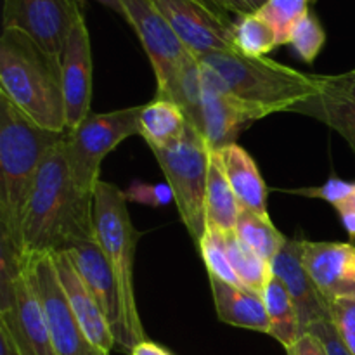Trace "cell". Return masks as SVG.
I'll return each mask as SVG.
<instances>
[{
    "mask_svg": "<svg viewBox=\"0 0 355 355\" xmlns=\"http://www.w3.org/2000/svg\"><path fill=\"white\" fill-rule=\"evenodd\" d=\"M64 137L45 156L35 180L21 229L23 255H55L68 252L76 243L96 238L94 196L83 193L73 180Z\"/></svg>",
    "mask_w": 355,
    "mask_h": 355,
    "instance_id": "1",
    "label": "cell"
},
{
    "mask_svg": "<svg viewBox=\"0 0 355 355\" xmlns=\"http://www.w3.org/2000/svg\"><path fill=\"white\" fill-rule=\"evenodd\" d=\"M64 134L37 125L0 94V239L21 255V229L35 180Z\"/></svg>",
    "mask_w": 355,
    "mask_h": 355,
    "instance_id": "2",
    "label": "cell"
},
{
    "mask_svg": "<svg viewBox=\"0 0 355 355\" xmlns=\"http://www.w3.org/2000/svg\"><path fill=\"white\" fill-rule=\"evenodd\" d=\"M0 94L40 127L68 130L61 55L14 28L0 35Z\"/></svg>",
    "mask_w": 355,
    "mask_h": 355,
    "instance_id": "3",
    "label": "cell"
},
{
    "mask_svg": "<svg viewBox=\"0 0 355 355\" xmlns=\"http://www.w3.org/2000/svg\"><path fill=\"white\" fill-rule=\"evenodd\" d=\"M198 62L225 92L266 116L291 113L298 104L321 92L319 75L297 71L269 58H250L232 51L203 55Z\"/></svg>",
    "mask_w": 355,
    "mask_h": 355,
    "instance_id": "4",
    "label": "cell"
},
{
    "mask_svg": "<svg viewBox=\"0 0 355 355\" xmlns=\"http://www.w3.org/2000/svg\"><path fill=\"white\" fill-rule=\"evenodd\" d=\"M127 200V193L120 187L99 180L94 191V229L120 286L125 322L135 349L148 336L139 315L134 288V257L141 234L132 224Z\"/></svg>",
    "mask_w": 355,
    "mask_h": 355,
    "instance_id": "5",
    "label": "cell"
},
{
    "mask_svg": "<svg viewBox=\"0 0 355 355\" xmlns=\"http://www.w3.org/2000/svg\"><path fill=\"white\" fill-rule=\"evenodd\" d=\"M151 151L172 189L180 220L186 225L191 239L200 245L207 231L205 198L211 148L207 139L187 123L179 141L165 148H151Z\"/></svg>",
    "mask_w": 355,
    "mask_h": 355,
    "instance_id": "6",
    "label": "cell"
},
{
    "mask_svg": "<svg viewBox=\"0 0 355 355\" xmlns=\"http://www.w3.org/2000/svg\"><path fill=\"white\" fill-rule=\"evenodd\" d=\"M142 106L90 113L76 128L66 130L64 153L76 186L92 194L99 184L103 159L128 137L141 135Z\"/></svg>",
    "mask_w": 355,
    "mask_h": 355,
    "instance_id": "7",
    "label": "cell"
},
{
    "mask_svg": "<svg viewBox=\"0 0 355 355\" xmlns=\"http://www.w3.org/2000/svg\"><path fill=\"white\" fill-rule=\"evenodd\" d=\"M23 267L47 319L55 355H107L89 342L83 333L55 270L51 253H26Z\"/></svg>",
    "mask_w": 355,
    "mask_h": 355,
    "instance_id": "8",
    "label": "cell"
},
{
    "mask_svg": "<svg viewBox=\"0 0 355 355\" xmlns=\"http://www.w3.org/2000/svg\"><path fill=\"white\" fill-rule=\"evenodd\" d=\"M156 76V97L166 99L184 69L196 61L153 0H121Z\"/></svg>",
    "mask_w": 355,
    "mask_h": 355,
    "instance_id": "9",
    "label": "cell"
},
{
    "mask_svg": "<svg viewBox=\"0 0 355 355\" xmlns=\"http://www.w3.org/2000/svg\"><path fill=\"white\" fill-rule=\"evenodd\" d=\"M85 0H3L2 30L14 28L33 38L49 54L61 55Z\"/></svg>",
    "mask_w": 355,
    "mask_h": 355,
    "instance_id": "10",
    "label": "cell"
},
{
    "mask_svg": "<svg viewBox=\"0 0 355 355\" xmlns=\"http://www.w3.org/2000/svg\"><path fill=\"white\" fill-rule=\"evenodd\" d=\"M62 253H66L78 276L82 277L99 307L103 309L114 336V343H116L114 350L130 355L134 350V343H132L127 322H125L120 286L97 239L92 238L76 243L68 252Z\"/></svg>",
    "mask_w": 355,
    "mask_h": 355,
    "instance_id": "11",
    "label": "cell"
},
{
    "mask_svg": "<svg viewBox=\"0 0 355 355\" xmlns=\"http://www.w3.org/2000/svg\"><path fill=\"white\" fill-rule=\"evenodd\" d=\"M159 12L196 59L214 52H232L234 23L200 0H153Z\"/></svg>",
    "mask_w": 355,
    "mask_h": 355,
    "instance_id": "12",
    "label": "cell"
},
{
    "mask_svg": "<svg viewBox=\"0 0 355 355\" xmlns=\"http://www.w3.org/2000/svg\"><path fill=\"white\" fill-rule=\"evenodd\" d=\"M201 68V128L200 134L207 139L214 151L234 144L236 137L246 127L266 118L257 107L236 99L225 92L217 80Z\"/></svg>",
    "mask_w": 355,
    "mask_h": 355,
    "instance_id": "13",
    "label": "cell"
},
{
    "mask_svg": "<svg viewBox=\"0 0 355 355\" xmlns=\"http://www.w3.org/2000/svg\"><path fill=\"white\" fill-rule=\"evenodd\" d=\"M66 125L76 128L90 114L92 101V49L85 16L76 21L61 52Z\"/></svg>",
    "mask_w": 355,
    "mask_h": 355,
    "instance_id": "14",
    "label": "cell"
},
{
    "mask_svg": "<svg viewBox=\"0 0 355 355\" xmlns=\"http://www.w3.org/2000/svg\"><path fill=\"white\" fill-rule=\"evenodd\" d=\"M302 243H304L302 238H288L283 248L270 262V269L272 276H276L290 293L298 312L300 331L302 335H305L309 326L329 319L331 304L322 297L309 270L305 269L302 260Z\"/></svg>",
    "mask_w": 355,
    "mask_h": 355,
    "instance_id": "15",
    "label": "cell"
},
{
    "mask_svg": "<svg viewBox=\"0 0 355 355\" xmlns=\"http://www.w3.org/2000/svg\"><path fill=\"white\" fill-rule=\"evenodd\" d=\"M302 260L329 304L338 298L355 297V245L352 243L304 239Z\"/></svg>",
    "mask_w": 355,
    "mask_h": 355,
    "instance_id": "16",
    "label": "cell"
},
{
    "mask_svg": "<svg viewBox=\"0 0 355 355\" xmlns=\"http://www.w3.org/2000/svg\"><path fill=\"white\" fill-rule=\"evenodd\" d=\"M52 257H54L55 270L61 279L62 290H64L66 298H68L83 333L96 349L110 355L111 350L116 349V343H114V336L111 333L110 322H107L103 309L99 307L94 295L78 276L66 253H55Z\"/></svg>",
    "mask_w": 355,
    "mask_h": 355,
    "instance_id": "17",
    "label": "cell"
},
{
    "mask_svg": "<svg viewBox=\"0 0 355 355\" xmlns=\"http://www.w3.org/2000/svg\"><path fill=\"white\" fill-rule=\"evenodd\" d=\"M208 279H210L218 321L234 328L269 335L270 322L262 295L245 286L225 283L214 276H208Z\"/></svg>",
    "mask_w": 355,
    "mask_h": 355,
    "instance_id": "18",
    "label": "cell"
},
{
    "mask_svg": "<svg viewBox=\"0 0 355 355\" xmlns=\"http://www.w3.org/2000/svg\"><path fill=\"white\" fill-rule=\"evenodd\" d=\"M224 165L225 175L232 187L236 200L241 210L253 211L259 215L267 214V186L255 159L239 144H229L217 149Z\"/></svg>",
    "mask_w": 355,
    "mask_h": 355,
    "instance_id": "19",
    "label": "cell"
},
{
    "mask_svg": "<svg viewBox=\"0 0 355 355\" xmlns=\"http://www.w3.org/2000/svg\"><path fill=\"white\" fill-rule=\"evenodd\" d=\"M238 200L225 175L224 165L218 151L211 149L210 166H208L207 198H205V220L207 227L220 231L224 234L236 231L239 217Z\"/></svg>",
    "mask_w": 355,
    "mask_h": 355,
    "instance_id": "20",
    "label": "cell"
},
{
    "mask_svg": "<svg viewBox=\"0 0 355 355\" xmlns=\"http://www.w3.org/2000/svg\"><path fill=\"white\" fill-rule=\"evenodd\" d=\"M139 125L141 137H144L149 148H165L182 137L187 118L175 103L156 97L151 103L142 104Z\"/></svg>",
    "mask_w": 355,
    "mask_h": 355,
    "instance_id": "21",
    "label": "cell"
},
{
    "mask_svg": "<svg viewBox=\"0 0 355 355\" xmlns=\"http://www.w3.org/2000/svg\"><path fill=\"white\" fill-rule=\"evenodd\" d=\"M262 297L270 322L269 335L288 349L302 336L297 307L286 288L276 276L270 277Z\"/></svg>",
    "mask_w": 355,
    "mask_h": 355,
    "instance_id": "22",
    "label": "cell"
},
{
    "mask_svg": "<svg viewBox=\"0 0 355 355\" xmlns=\"http://www.w3.org/2000/svg\"><path fill=\"white\" fill-rule=\"evenodd\" d=\"M291 113H300L321 120L349 142L355 155V103L352 101L319 92L293 107Z\"/></svg>",
    "mask_w": 355,
    "mask_h": 355,
    "instance_id": "23",
    "label": "cell"
},
{
    "mask_svg": "<svg viewBox=\"0 0 355 355\" xmlns=\"http://www.w3.org/2000/svg\"><path fill=\"white\" fill-rule=\"evenodd\" d=\"M236 234L248 248H252L257 255H260L269 263L288 239L286 236L281 234V231H277L269 215H259L246 210L239 211Z\"/></svg>",
    "mask_w": 355,
    "mask_h": 355,
    "instance_id": "24",
    "label": "cell"
},
{
    "mask_svg": "<svg viewBox=\"0 0 355 355\" xmlns=\"http://www.w3.org/2000/svg\"><path fill=\"white\" fill-rule=\"evenodd\" d=\"M224 238L225 246H227L229 262H231L232 270H234L241 286L262 295L267 283L272 277L270 263L263 260L260 255H257L252 248H248L238 238L236 231L227 232V234H224Z\"/></svg>",
    "mask_w": 355,
    "mask_h": 355,
    "instance_id": "25",
    "label": "cell"
},
{
    "mask_svg": "<svg viewBox=\"0 0 355 355\" xmlns=\"http://www.w3.org/2000/svg\"><path fill=\"white\" fill-rule=\"evenodd\" d=\"M236 51L250 58H266L270 51L279 47L276 31L260 14L239 16L232 26Z\"/></svg>",
    "mask_w": 355,
    "mask_h": 355,
    "instance_id": "26",
    "label": "cell"
},
{
    "mask_svg": "<svg viewBox=\"0 0 355 355\" xmlns=\"http://www.w3.org/2000/svg\"><path fill=\"white\" fill-rule=\"evenodd\" d=\"M309 12V0H269L257 14L272 26L279 45H288L291 31Z\"/></svg>",
    "mask_w": 355,
    "mask_h": 355,
    "instance_id": "27",
    "label": "cell"
},
{
    "mask_svg": "<svg viewBox=\"0 0 355 355\" xmlns=\"http://www.w3.org/2000/svg\"><path fill=\"white\" fill-rule=\"evenodd\" d=\"M198 246H200L201 257H203L205 266H207L208 276H214L217 279L225 281V283L241 286L239 279L236 277L234 270H232L231 262H229L224 232L207 227V231H205L203 238H201Z\"/></svg>",
    "mask_w": 355,
    "mask_h": 355,
    "instance_id": "28",
    "label": "cell"
},
{
    "mask_svg": "<svg viewBox=\"0 0 355 355\" xmlns=\"http://www.w3.org/2000/svg\"><path fill=\"white\" fill-rule=\"evenodd\" d=\"M326 44V31L318 17L309 12L291 31L288 45L304 62H314Z\"/></svg>",
    "mask_w": 355,
    "mask_h": 355,
    "instance_id": "29",
    "label": "cell"
},
{
    "mask_svg": "<svg viewBox=\"0 0 355 355\" xmlns=\"http://www.w3.org/2000/svg\"><path fill=\"white\" fill-rule=\"evenodd\" d=\"M329 319L335 324L347 349L355 355V297L338 298V300L331 302Z\"/></svg>",
    "mask_w": 355,
    "mask_h": 355,
    "instance_id": "30",
    "label": "cell"
},
{
    "mask_svg": "<svg viewBox=\"0 0 355 355\" xmlns=\"http://www.w3.org/2000/svg\"><path fill=\"white\" fill-rule=\"evenodd\" d=\"M354 189V182H347V180L338 179V177H331L326 184L319 187H307V189H297L291 191L293 194H302V196L309 198H321V200L328 201L333 207L342 203Z\"/></svg>",
    "mask_w": 355,
    "mask_h": 355,
    "instance_id": "31",
    "label": "cell"
},
{
    "mask_svg": "<svg viewBox=\"0 0 355 355\" xmlns=\"http://www.w3.org/2000/svg\"><path fill=\"white\" fill-rule=\"evenodd\" d=\"M321 80V92L328 96L342 97V99L355 103V69L343 75H319Z\"/></svg>",
    "mask_w": 355,
    "mask_h": 355,
    "instance_id": "32",
    "label": "cell"
},
{
    "mask_svg": "<svg viewBox=\"0 0 355 355\" xmlns=\"http://www.w3.org/2000/svg\"><path fill=\"white\" fill-rule=\"evenodd\" d=\"M307 333H312V335L318 336V338L324 343L329 355H352V352L347 349V345L342 342V338H340L338 331H336L331 319L314 322L312 326H309Z\"/></svg>",
    "mask_w": 355,
    "mask_h": 355,
    "instance_id": "33",
    "label": "cell"
},
{
    "mask_svg": "<svg viewBox=\"0 0 355 355\" xmlns=\"http://www.w3.org/2000/svg\"><path fill=\"white\" fill-rule=\"evenodd\" d=\"M127 198L134 201L148 205H165L170 200H173V194L170 186H141L134 184L130 191H127Z\"/></svg>",
    "mask_w": 355,
    "mask_h": 355,
    "instance_id": "34",
    "label": "cell"
},
{
    "mask_svg": "<svg viewBox=\"0 0 355 355\" xmlns=\"http://www.w3.org/2000/svg\"><path fill=\"white\" fill-rule=\"evenodd\" d=\"M288 355H329L324 343L312 333H305L297 342L286 349Z\"/></svg>",
    "mask_w": 355,
    "mask_h": 355,
    "instance_id": "35",
    "label": "cell"
},
{
    "mask_svg": "<svg viewBox=\"0 0 355 355\" xmlns=\"http://www.w3.org/2000/svg\"><path fill=\"white\" fill-rule=\"evenodd\" d=\"M335 210L338 211L345 231L349 232L350 238L355 239V182H354L352 193H350L349 196L342 201V203L336 205Z\"/></svg>",
    "mask_w": 355,
    "mask_h": 355,
    "instance_id": "36",
    "label": "cell"
},
{
    "mask_svg": "<svg viewBox=\"0 0 355 355\" xmlns=\"http://www.w3.org/2000/svg\"><path fill=\"white\" fill-rule=\"evenodd\" d=\"M130 355H173L168 349L162 347L159 343L151 342V340H144L139 343Z\"/></svg>",
    "mask_w": 355,
    "mask_h": 355,
    "instance_id": "37",
    "label": "cell"
},
{
    "mask_svg": "<svg viewBox=\"0 0 355 355\" xmlns=\"http://www.w3.org/2000/svg\"><path fill=\"white\" fill-rule=\"evenodd\" d=\"M211 6L217 10H220L222 14L234 12L238 16H241V0H208Z\"/></svg>",
    "mask_w": 355,
    "mask_h": 355,
    "instance_id": "38",
    "label": "cell"
},
{
    "mask_svg": "<svg viewBox=\"0 0 355 355\" xmlns=\"http://www.w3.org/2000/svg\"><path fill=\"white\" fill-rule=\"evenodd\" d=\"M0 355H19L14 343L10 342L9 335L0 328Z\"/></svg>",
    "mask_w": 355,
    "mask_h": 355,
    "instance_id": "39",
    "label": "cell"
},
{
    "mask_svg": "<svg viewBox=\"0 0 355 355\" xmlns=\"http://www.w3.org/2000/svg\"><path fill=\"white\" fill-rule=\"evenodd\" d=\"M267 2H269V0H241V16L259 12Z\"/></svg>",
    "mask_w": 355,
    "mask_h": 355,
    "instance_id": "40",
    "label": "cell"
},
{
    "mask_svg": "<svg viewBox=\"0 0 355 355\" xmlns=\"http://www.w3.org/2000/svg\"><path fill=\"white\" fill-rule=\"evenodd\" d=\"M99 3H103V6H106L107 9H111L113 12L120 14L121 17H125V7H123V2L121 0H97Z\"/></svg>",
    "mask_w": 355,
    "mask_h": 355,
    "instance_id": "41",
    "label": "cell"
},
{
    "mask_svg": "<svg viewBox=\"0 0 355 355\" xmlns=\"http://www.w3.org/2000/svg\"><path fill=\"white\" fill-rule=\"evenodd\" d=\"M200 2H201V3H205V6H207V7H210V9H214V10H215V12L222 14V12H220V10H217V9H215V7H214V6H211V3H210V2H208V0H200ZM222 16H225V14H222Z\"/></svg>",
    "mask_w": 355,
    "mask_h": 355,
    "instance_id": "42",
    "label": "cell"
},
{
    "mask_svg": "<svg viewBox=\"0 0 355 355\" xmlns=\"http://www.w3.org/2000/svg\"><path fill=\"white\" fill-rule=\"evenodd\" d=\"M309 2H312V0H309Z\"/></svg>",
    "mask_w": 355,
    "mask_h": 355,
    "instance_id": "43",
    "label": "cell"
}]
</instances>
